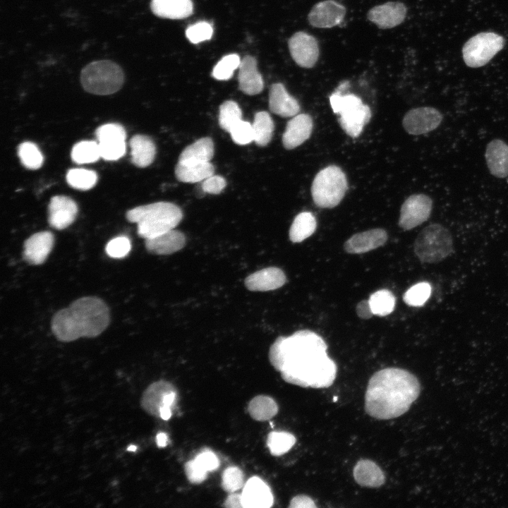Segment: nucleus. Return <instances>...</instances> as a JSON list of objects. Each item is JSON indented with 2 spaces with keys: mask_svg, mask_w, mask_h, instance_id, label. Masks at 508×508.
Masks as SVG:
<instances>
[{
  "mask_svg": "<svg viewBox=\"0 0 508 508\" xmlns=\"http://www.w3.org/2000/svg\"><path fill=\"white\" fill-rule=\"evenodd\" d=\"M327 349L320 336L302 329L290 337H277L270 349L269 359L286 382L302 387L325 388L333 384L337 372Z\"/></svg>",
  "mask_w": 508,
  "mask_h": 508,
  "instance_id": "obj_1",
  "label": "nucleus"
},
{
  "mask_svg": "<svg viewBox=\"0 0 508 508\" xmlns=\"http://www.w3.org/2000/svg\"><path fill=\"white\" fill-rule=\"evenodd\" d=\"M421 392L418 378L399 368L382 369L369 380L365 394V412L378 420L397 418L409 411Z\"/></svg>",
  "mask_w": 508,
  "mask_h": 508,
  "instance_id": "obj_2",
  "label": "nucleus"
},
{
  "mask_svg": "<svg viewBox=\"0 0 508 508\" xmlns=\"http://www.w3.org/2000/svg\"><path fill=\"white\" fill-rule=\"evenodd\" d=\"M109 322V309L106 303L97 296H84L56 312L51 328L59 341L69 342L81 337H97Z\"/></svg>",
  "mask_w": 508,
  "mask_h": 508,
  "instance_id": "obj_3",
  "label": "nucleus"
},
{
  "mask_svg": "<svg viewBox=\"0 0 508 508\" xmlns=\"http://www.w3.org/2000/svg\"><path fill=\"white\" fill-rule=\"evenodd\" d=\"M127 220L137 224L139 236L152 238L174 229L183 217L181 209L169 202H157L129 210Z\"/></svg>",
  "mask_w": 508,
  "mask_h": 508,
  "instance_id": "obj_4",
  "label": "nucleus"
},
{
  "mask_svg": "<svg viewBox=\"0 0 508 508\" xmlns=\"http://www.w3.org/2000/svg\"><path fill=\"white\" fill-rule=\"evenodd\" d=\"M329 102L334 113L339 115L338 122L344 131L353 138L358 137L371 119L369 106L364 104L358 96L342 94L339 89L329 96Z\"/></svg>",
  "mask_w": 508,
  "mask_h": 508,
  "instance_id": "obj_5",
  "label": "nucleus"
},
{
  "mask_svg": "<svg viewBox=\"0 0 508 508\" xmlns=\"http://www.w3.org/2000/svg\"><path fill=\"white\" fill-rule=\"evenodd\" d=\"M80 82L88 92L107 95L121 89L124 82V74L121 68L111 61H96L83 68Z\"/></svg>",
  "mask_w": 508,
  "mask_h": 508,
  "instance_id": "obj_6",
  "label": "nucleus"
},
{
  "mask_svg": "<svg viewBox=\"0 0 508 508\" xmlns=\"http://www.w3.org/2000/svg\"><path fill=\"white\" fill-rule=\"evenodd\" d=\"M413 250L419 260L424 263H437L454 251L451 232L440 224L425 226L417 236Z\"/></svg>",
  "mask_w": 508,
  "mask_h": 508,
  "instance_id": "obj_7",
  "label": "nucleus"
},
{
  "mask_svg": "<svg viewBox=\"0 0 508 508\" xmlns=\"http://www.w3.org/2000/svg\"><path fill=\"white\" fill-rule=\"evenodd\" d=\"M347 188V179L344 171L336 165H329L315 175L311 186V195L316 206L332 208L340 203Z\"/></svg>",
  "mask_w": 508,
  "mask_h": 508,
  "instance_id": "obj_8",
  "label": "nucleus"
},
{
  "mask_svg": "<svg viewBox=\"0 0 508 508\" xmlns=\"http://www.w3.org/2000/svg\"><path fill=\"white\" fill-rule=\"evenodd\" d=\"M505 44L504 37L493 32H479L469 38L462 47V57L470 68H479L501 51Z\"/></svg>",
  "mask_w": 508,
  "mask_h": 508,
  "instance_id": "obj_9",
  "label": "nucleus"
},
{
  "mask_svg": "<svg viewBox=\"0 0 508 508\" xmlns=\"http://www.w3.org/2000/svg\"><path fill=\"white\" fill-rule=\"evenodd\" d=\"M433 208L432 199L425 194H413L408 197L400 210L399 225L410 230L421 225L430 217Z\"/></svg>",
  "mask_w": 508,
  "mask_h": 508,
  "instance_id": "obj_10",
  "label": "nucleus"
},
{
  "mask_svg": "<svg viewBox=\"0 0 508 508\" xmlns=\"http://www.w3.org/2000/svg\"><path fill=\"white\" fill-rule=\"evenodd\" d=\"M288 47L293 60L302 68H313L319 59L318 40L306 32H295L288 40Z\"/></svg>",
  "mask_w": 508,
  "mask_h": 508,
  "instance_id": "obj_11",
  "label": "nucleus"
},
{
  "mask_svg": "<svg viewBox=\"0 0 508 508\" xmlns=\"http://www.w3.org/2000/svg\"><path fill=\"white\" fill-rule=\"evenodd\" d=\"M443 119L442 113L432 107H421L408 111L402 125L405 131L414 135L430 132L437 128Z\"/></svg>",
  "mask_w": 508,
  "mask_h": 508,
  "instance_id": "obj_12",
  "label": "nucleus"
},
{
  "mask_svg": "<svg viewBox=\"0 0 508 508\" xmlns=\"http://www.w3.org/2000/svg\"><path fill=\"white\" fill-rule=\"evenodd\" d=\"M346 8L334 0L315 4L308 15L310 25L318 28H331L339 25L346 15Z\"/></svg>",
  "mask_w": 508,
  "mask_h": 508,
  "instance_id": "obj_13",
  "label": "nucleus"
},
{
  "mask_svg": "<svg viewBox=\"0 0 508 508\" xmlns=\"http://www.w3.org/2000/svg\"><path fill=\"white\" fill-rule=\"evenodd\" d=\"M407 14V8L399 1H388L371 8L367 18L378 28L389 29L401 24Z\"/></svg>",
  "mask_w": 508,
  "mask_h": 508,
  "instance_id": "obj_14",
  "label": "nucleus"
},
{
  "mask_svg": "<svg viewBox=\"0 0 508 508\" xmlns=\"http://www.w3.org/2000/svg\"><path fill=\"white\" fill-rule=\"evenodd\" d=\"M54 243V234L49 231L32 234L24 241L23 259L30 265L43 264L51 253Z\"/></svg>",
  "mask_w": 508,
  "mask_h": 508,
  "instance_id": "obj_15",
  "label": "nucleus"
},
{
  "mask_svg": "<svg viewBox=\"0 0 508 508\" xmlns=\"http://www.w3.org/2000/svg\"><path fill=\"white\" fill-rule=\"evenodd\" d=\"M77 214L74 200L64 195L54 196L48 206V222L52 228L62 230L75 221Z\"/></svg>",
  "mask_w": 508,
  "mask_h": 508,
  "instance_id": "obj_16",
  "label": "nucleus"
},
{
  "mask_svg": "<svg viewBox=\"0 0 508 508\" xmlns=\"http://www.w3.org/2000/svg\"><path fill=\"white\" fill-rule=\"evenodd\" d=\"M241 497L243 507L246 508H268L274 502L271 489L258 476H253L247 480Z\"/></svg>",
  "mask_w": 508,
  "mask_h": 508,
  "instance_id": "obj_17",
  "label": "nucleus"
},
{
  "mask_svg": "<svg viewBox=\"0 0 508 508\" xmlns=\"http://www.w3.org/2000/svg\"><path fill=\"white\" fill-rule=\"evenodd\" d=\"M313 121L308 114H298L290 119L282 135V143L287 150H291L307 140L313 131Z\"/></svg>",
  "mask_w": 508,
  "mask_h": 508,
  "instance_id": "obj_18",
  "label": "nucleus"
},
{
  "mask_svg": "<svg viewBox=\"0 0 508 508\" xmlns=\"http://www.w3.org/2000/svg\"><path fill=\"white\" fill-rule=\"evenodd\" d=\"M387 238L383 229H372L351 236L344 243V248L351 254L364 253L383 246Z\"/></svg>",
  "mask_w": 508,
  "mask_h": 508,
  "instance_id": "obj_19",
  "label": "nucleus"
},
{
  "mask_svg": "<svg viewBox=\"0 0 508 508\" xmlns=\"http://www.w3.org/2000/svg\"><path fill=\"white\" fill-rule=\"evenodd\" d=\"M286 282V275L281 269L270 267L248 276L245 279V285L250 291H267L279 289Z\"/></svg>",
  "mask_w": 508,
  "mask_h": 508,
  "instance_id": "obj_20",
  "label": "nucleus"
},
{
  "mask_svg": "<svg viewBox=\"0 0 508 508\" xmlns=\"http://www.w3.org/2000/svg\"><path fill=\"white\" fill-rule=\"evenodd\" d=\"M238 86L245 94L255 95L263 90L262 77L258 71L257 61L251 56H246L239 66Z\"/></svg>",
  "mask_w": 508,
  "mask_h": 508,
  "instance_id": "obj_21",
  "label": "nucleus"
},
{
  "mask_svg": "<svg viewBox=\"0 0 508 508\" xmlns=\"http://www.w3.org/2000/svg\"><path fill=\"white\" fill-rule=\"evenodd\" d=\"M485 157L490 174L499 179L508 176V145L502 140L490 141L485 149Z\"/></svg>",
  "mask_w": 508,
  "mask_h": 508,
  "instance_id": "obj_22",
  "label": "nucleus"
},
{
  "mask_svg": "<svg viewBox=\"0 0 508 508\" xmlns=\"http://www.w3.org/2000/svg\"><path fill=\"white\" fill-rule=\"evenodd\" d=\"M269 107L274 114L283 117L294 116L301 110L298 101L280 83L272 84L270 89Z\"/></svg>",
  "mask_w": 508,
  "mask_h": 508,
  "instance_id": "obj_23",
  "label": "nucleus"
},
{
  "mask_svg": "<svg viewBox=\"0 0 508 508\" xmlns=\"http://www.w3.org/2000/svg\"><path fill=\"white\" fill-rule=\"evenodd\" d=\"M186 244L185 235L178 230H169L145 239L147 250L157 255H169L182 249Z\"/></svg>",
  "mask_w": 508,
  "mask_h": 508,
  "instance_id": "obj_24",
  "label": "nucleus"
},
{
  "mask_svg": "<svg viewBox=\"0 0 508 508\" xmlns=\"http://www.w3.org/2000/svg\"><path fill=\"white\" fill-rule=\"evenodd\" d=\"M152 12L157 16L169 19H183L193 13L191 0H152Z\"/></svg>",
  "mask_w": 508,
  "mask_h": 508,
  "instance_id": "obj_25",
  "label": "nucleus"
},
{
  "mask_svg": "<svg viewBox=\"0 0 508 508\" xmlns=\"http://www.w3.org/2000/svg\"><path fill=\"white\" fill-rule=\"evenodd\" d=\"M176 390L174 386L167 381L154 382L146 389L142 399L143 407L149 413L159 417V410L164 406L167 394Z\"/></svg>",
  "mask_w": 508,
  "mask_h": 508,
  "instance_id": "obj_26",
  "label": "nucleus"
},
{
  "mask_svg": "<svg viewBox=\"0 0 508 508\" xmlns=\"http://www.w3.org/2000/svg\"><path fill=\"white\" fill-rule=\"evenodd\" d=\"M353 473L356 482L363 487L379 488L385 482L384 472L374 461L369 459L358 461Z\"/></svg>",
  "mask_w": 508,
  "mask_h": 508,
  "instance_id": "obj_27",
  "label": "nucleus"
},
{
  "mask_svg": "<svg viewBox=\"0 0 508 508\" xmlns=\"http://www.w3.org/2000/svg\"><path fill=\"white\" fill-rule=\"evenodd\" d=\"M131 162L138 167L144 168L154 161L156 147L153 140L145 135H135L130 140Z\"/></svg>",
  "mask_w": 508,
  "mask_h": 508,
  "instance_id": "obj_28",
  "label": "nucleus"
},
{
  "mask_svg": "<svg viewBox=\"0 0 508 508\" xmlns=\"http://www.w3.org/2000/svg\"><path fill=\"white\" fill-rule=\"evenodd\" d=\"M214 166L210 162H180L175 167L176 179L184 183H196L213 175Z\"/></svg>",
  "mask_w": 508,
  "mask_h": 508,
  "instance_id": "obj_29",
  "label": "nucleus"
},
{
  "mask_svg": "<svg viewBox=\"0 0 508 508\" xmlns=\"http://www.w3.org/2000/svg\"><path fill=\"white\" fill-rule=\"evenodd\" d=\"M214 155V143L210 138L198 139L181 153L180 162H208Z\"/></svg>",
  "mask_w": 508,
  "mask_h": 508,
  "instance_id": "obj_30",
  "label": "nucleus"
},
{
  "mask_svg": "<svg viewBox=\"0 0 508 508\" xmlns=\"http://www.w3.org/2000/svg\"><path fill=\"white\" fill-rule=\"evenodd\" d=\"M316 227V219L311 212H301L296 215L291 225L289 239L293 243H300L310 236Z\"/></svg>",
  "mask_w": 508,
  "mask_h": 508,
  "instance_id": "obj_31",
  "label": "nucleus"
},
{
  "mask_svg": "<svg viewBox=\"0 0 508 508\" xmlns=\"http://www.w3.org/2000/svg\"><path fill=\"white\" fill-rule=\"evenodd\" d=\"M248 411L250 417L258 421H265L277 415L278 406L270 397L258 395L249 402Z\"/></svg>",
  "mask_w": 508,
  "mask_h": 508,
  "instance_id": "obj_32",
  "label": "nucleus"
},
{
  "mask_svg": "<svg viewBox=\"0 0 508 508\" xmlns=\"http://www.w3.org/2000/svg\"><path fill=\"white\" fill-rule=\"evenodd\" d=\"M254 142L259 146L267 145L272 139L274 122L267 111L257 112L252 124Z\"/></svg>",
  "mask_w": 508,
  "mask_h": 508,
  "instance_id": "obj_33",
  "label": "nucleus"
},
{
  "mask_svg": "<svg viewBox=\"0 0 508 508\" xmlns=\"http://www.w3.org/2000/svg\"><path fill=\"white\" fill-rule=\"evenodd\" d=\"M72 160L77 164H87L101 157L99 143L92 140H83L76 143L71 150Z\"/></svg>",
  "mask_w": 508,
  "mask_h": 508,
  "instance_id": "obj_34",
  "label": "nucleus"
},
{
  "mask_svg": "<svg viewBox=\"0 0 508 508\" xmlns=\"http://www.w3.org/2000/svg\"><path fill=\"white\" fill-rule=\"evenodd\" d=\"M295 436L285 431H272L267 437V445L273 456H281L289 451L296 443Z\"/></svg>",
  "mask_w": 508,
  "mask_h": 508,
  "instance_id": "obj_35",
  "label": "nucleus"
},
{
  "mask_svg": "<svg viewBox=\"0 0 508 508\" xmlns=\"http://www.w3.org/2000/svg\"><path fill=\"white\" fill-rule=\"evenodd\" d=\"M368 301L374 315L385 316L394 310L396 299L389 290L380 289L372 294Z\"/></svg>",
  "mask_w": 508,
  "mask_h": 508,
  "instance_id": "obj_36",
  "label": "nucleus"
},
{
  "mask_svg": "<svg viewBox=\"0 0 508 508\" xmlns=\"http://www.w3.org/2000/svg\"><path fill=\"white\" fill-rule=\"evenodd\" d=\"M97 180V174L85 169H71L66 174L68 183L78 190L90 189L96 184Z\"/></svg>",
  "mask_w": 508,
  "mask_h": 508,
  "instance_id": "obj_37",
  "label": "nucleus"
},
{
  "mask_svg": "<svg viewBox=\"0 0 508 508\" xmlns=\"http://www.w3.org/2000/svg\"><path fill=\"white\" fill-rule=\"evenodd\" d=\"M241 118L242 111L235 102L228 100L219 107V124L223 130L229 133Z\"/></svg>",
  "mask_w": 508,
  "mask_h": 508,
  "instance_id": "obj_38",
  "label": "nucleus"
},
{
  "mask_svg": "<svg viewBox=\"0 0 508 508\" xmlns=\"http://www.w3.org/2000/svg\"><path fill=\"white\" fill-rule=\"evenodd\" d=\"M21 163L27 169H39L43 163V156L37 146L31 142H24L18 147Z\"/></svg>",
  "mask_w": 508,
  "mask_h": 508,
  "instance_id": "obj_39",
  "label": "nucleus"
},
{
  "mask_svg": "<svg viewBox=\"0 0 508 508\" xmlns=\"http://www.w3.org/2000/svg\"><path fill=\"white\" fill-rule=\"evenodd\" d=\"M241 61L236 54L226 55L214 66L212 75L219 80H229L233 76L234 71L239 68Z\"/></svg>",
  "mask_w": 508,
  "mask_h": 508,
  "instance_id": "obj_40",
  "label": "nucleus"
},
{
  "mask_svg": "<svg viewBox=\"0 0 508 508\" xmlns=\"http://www.w3.org/2000/svg\"><path fill=\"white\" fill-rule=\"evenodd\" d=\"M431 286L428 282H420L410 287L404 294V301L411 306H421L429 298Z\"/></svg>",
  "mask_w": 508,
  "mask_h": 508,
  "instance_id": "obj_41",
  "label": "nucleus"
},
{
  "mask_svg": "<svg viewBox=\"0 0 508 508\" xmlns=\"http://www.w3.org/2000/svg\"><path fill=\"white\" fill-rule=\"evenodd\" d=\"M244 476L242 471L237 466L226 468L222 475V488L228 492H234L243 485Z\"/></svg>",
  "mask_w": 508,
  "mask_h": 508,
  "instance_id": "obj_42",
  "label": "nucleus"
},
{
  "mask_svg": "<svg viewBox=\"0 0 508 508\" xmlns=\"http://www.w3.org/2000/svg\"><path fill=\"white\" fill-rule=\"evenodd\" d=\"M98 143L125 141L126 133L124 128L118 123H107L99 126L95 131Z\"/></svg>",
  "mask_w": 508,
  "mask_h": 508,
  "instance_id": "obj_43",
  "label": "nucleus"
},
{
  "mask_svg": "<svg viewBox=\"0 0 508 508\" xmlns=\"http://www.w3.org/2000/svg\"><path fill=\"white\" fill-rule=\"evenodd\" d=\"M212 34V26L205 21H200L191 25L186 30V37L193 44L210 40Z\"/></svg>",
  "mask_w": 508,
  "mask_h": 508,
  "instance_id": "obj_44",
  "label": "nucleus"
},
{
  "mask_svg": "<svg viewBox=\"0 0 508 508\" xmlns=\"http://www.w3.org/2000/svg\"><path fill=\"white\" fill-rule=\"evenodd\" d=\"M131 249L130 239L124 236L116 237L109 241L105 248L107 254L114 258L126 256Z\"/></svg>",
  "mask_w": 508,
  "mask_h": 508,
  "instance_id": "obj_45",
  "label": "nucleus"
},
{
  "mask_svg": "<svg viewBox=\"0 0 508 508\" xmlns=\"http://www.w3.org/2000/svg\"><path fill=\"white\" fill-rule=\"evenodd\" d=\"M232 140L238 145H246L254 141L253 126L248 121L241 120L230 131Z\"/></svg>",
  "mask_w": 508,
  "mask_h": 508,
  "instance_id": "obj_46",
  "label": "nucleus"
},
{
  "mask_svg": "<svg viewBox=\"0 0 508 508\" xmlns=\"http://www.w3.org/2000/svg\"><path fill=\"white\" fill-rule=\"evenodd\" d=\"M101 157L107 161H114L120 159L125 155V141H111L98 143Z\"/></svg>",
  "mask_w": 508,
  "mask_h": 508,
  "instance_id": "obj_47",
  "label": "nucleus"
},
{
  "mask_svg": "<svg viewBox=\"0 0 508 508\" xmlns=\"http://www.w3.org/2000/svg\"><path fill=\"white\" fill-rule=\"evenodd\" d=\"M184 471L188 480L191 483H201L207 477V472L201 468L195 459L190 460L185 464Z\"/></svg>",
  "mask_w": 508,
  "mask_h": 508,
  "instance_id": "obj_48",
  "label": "nucleus"
},
{
  "mask_svg": "<svg viewBox=\"0 0 508 508\" xmlns=\"http://www.w3.org/2000/svg\"><path fill=\"white\" fill-rule=\"evenodd\" d=\"M194 459L207 472L217 470L220 464L217 456L211 451L202 452L198 454Z\"/></svg>",
  "mask_w": 508,
  "mask_h": 508,
  "instance_id": "obj_49",
  "label": "nucleus"
},
{
  "mask_svg": "<svg viewBox=\"0 0 508 508\" xmlns=\"http://www.w3.org/2000/svg\"><path fill=\"white\" fill-rule=\"evenodd\" d=\"M226 185V180L222 176L213 174L203 181L202 189L210 194H219Z\"/></svg>",
  "mask_w": 508,
  "mask_h": 508,
  "instance_id": "obj_50",
  "label": "nucleus"
},
{
  "mask_svg": "<svg viewBox=\"0 0 508 508\" xmlns=\"http://www.w3.org/2000/svg\"><path fill=\"white\" fill-rule=\"evenodd\" d=\"M289 507L301 508V507H316L314 501L310 497L304 495L295 496L290 501Z\"/></svg>",
  "mask_w": 508,
  "mask_h": 508,
  "instance_id": "obj_51",
  "label": "nucleus"
},
{
  "mask_svg": "<svg viewBox=\"0 0 508 508\" xmlns=\"http://www.w3.org/2000/svg\"><path fill=\"white\" fill-rule=\"evenodd\" d=\"M356 312L360 318L365 320L370 318L374 315L368 300L360 301L356 306Z\"/></svg>",
  "mask_w": 508,
  "mask_h": 508,
  "instance_id": "obj_52",
  "label": "nucleus"
},
{
  "mask_svg": "<svg viewBox=\"0 0 508 508\" xmlns=\"http://www.w3.org/2000/svg\"><path fill=\"white\" fill-rule=\"evenodd\" d=\"M223 506L226 507H243L241 494H232L228 496Z\"/></svg>",
  "mask_w": 508,
  "mask_h": 508,
  "instance_id": "obj_53",
  "label": "nucleus"
},
{
  "mask_svg": "<svg viewBox=\"0 0 508 508\" xmlns=\"http://www.w3.org/2000/svg\"><path fill=\"white\" fill-rule=\"evenodd\" d=\"M156 441L157 444L159 447H164L167 445V436L164 433H160L157 434L156 437Z\"/></svg>",
  "mask_w": 508,
  "mask_h": 508,
  "instance_id": "obj_54",
  "label": "nucleus"
},
{
  "mask_svg": "<svg viewBox=\"0 0 508 508\" xmlns=\"http://www.w3.org/2000/svg\"><path fill=\"white\" fill-rule=\"evenodd\" d=\"M135 449H136V446H135V445H131L127 448L128 451H131V452H134V451H135Z\"/></svg>",
  "mask_w": 508,
  "mask_h": 508,
  "instance_id": "obj_55",
  "label": "nucleus"
}]
</instances>
